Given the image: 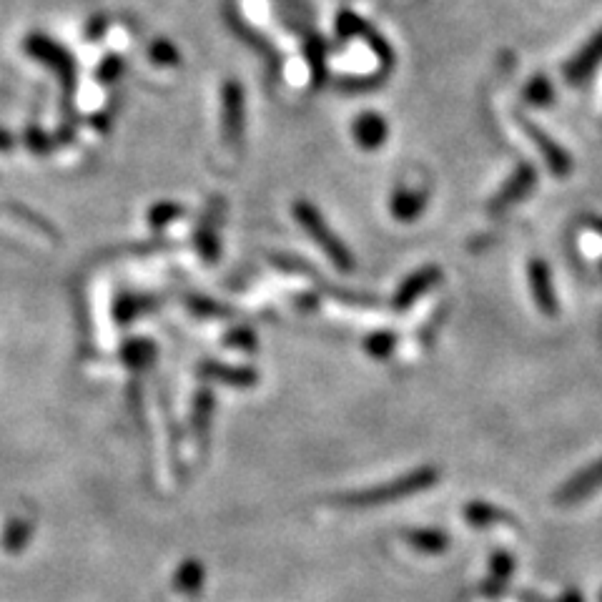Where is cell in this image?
<instances>
[{"mask_svg": "<svg viewBox=\"0 0 602 602\" xmlns=\"http://www.w3.org/2000/svg\"><path fill=\"white\" fill-rule=\"evenodd\" d=\"M206 582V567L199 560L181 562L179 570L174 572V587L181 595H199L204 590Z\"/></svg>", "mask_w": 602, "mask_h": 602, "instance_id": "cell-20", "label": "cell"}, {"mask_svg": "<svg viewBox=\"0 0 602 602\" xmlns=\"http://www.w3.org/2000/svg\"><path fill=\"white\" fill-rule=\"evenodd\" d=\"M537 186V169L532 164H520L515 171L510 174V179L500 186L495 196L490 199L487 209L492 214H502V211L512 209L520 201H525L527 196L532 194V189Z\"/></svg>", "mask_w": 602, "mask_h": 602, "instance_id": "cell-6", "label": "cell"}, {"mask_svg": "<svg viewBox=\"0 0 602 602\" xmlns=\"http://www.w3.org/2000/svg\"><path fill=\"white\" fill-rule=\"evenodd\" d=\"M296 307L299 309H314L317 307V296H304V299H296Z\"/></svg>", "mask_w": 602, "mask_h": 602, "instance_id": "cell-39", "label": "cell"}, {"mask_svg": "<svg viewBox=\"0 0 602 602\" xmlns=\"http://www.w3.org/2000/svg\"><path fill=\"white\" fill-rule=\"evenodd\" d=\"M557 602H585V600H582V595L575 590V587H570V590L562 592V597Z\"/></svg>", "mask_w": 602, "mask_h": 602, "instance_id": "cell-38", "label": "cell"}, {"mask_svg": "<svg viewBox=\"0 0 602 602\" xmlns=\"http://www.w3.org/2000/svg\"><path fill=\"white\" fill-rule=\"evenodd\" d=\"M16 211H18V214H28L26 209H16ZM31 221H36V226H41V224H38V221H41V219H38V216H31ZM43 229H46V226H43ZM46 231H48V229H46Z\"/></svg>", "mask_w": 602, "mask_h": 602, "instance_id": "cell-41", "label": "cell"}, {"mask_svg": "<svg viewBox=\"0 0 602 602\" xmlns=\"http://www.w3.org/2000/svg\"><path fill=\"white\" fill-rule=\"evenodd\" d=\"M224 342H226V347L241 349V352H254V349H256V334L251 332L249 327H236V329H231L229 334H226Z\"/></svg>", "mask_w": 602, "mask_h": 602, "instance_id": "cell-32", "label": "cell"}, {"mask_svg": "<svg viewBox=\"0 0 602 602\" xmlns=\"http://www.w3.org/2000/svg\"><path fill=\"white\" fill-rule=\"evenodd\" d=\"M106 28H108V21H106V18H103V16H96L91 23H88L86 36L91 38V41H98V38H101L103 33H106Z\"/></svg>", "mask_w": 602, "mask_h": 602, "instance_id": "cell-36", "label": "cell"}, {"mask_svg": "<svg viewBox=\"0 0 602 602\" xmlns=\"http://www.w3.org/2000/svg\"><path fill=\"white\" fill-rule=\"evenodd\" d=\"M522 98L532 108H550L555 103V86L547 73H535L522 88Z\"/></svg>", "mask_w": 602, "mask_h": 602, "instance_id": "cell-23", "label": "cell"}, {"mask_svg": "<svg viewBox=\"0 0 602 602\" xmlns=\"http://www.w3.org/2000/svg\"><path fill=\"white\" fill-rule=\"evenodd\" d=\"M121 357L126 362V367L143 372L154 364L156 359V344L151 339H128L121 349Z\"/></svg>", "mask_w": 602, "mask_h": 602, "instance_id": "cell-22", "label": "cell"}, {"mask_svg": "<svg viewBox=\"0 0 602 602\" xmlns=\"http://www.w3.org/2000/svg\"><path fill=\"white\" fill-rule=\"evenodd\" d=\"M602 487V460H597L595 465L585 467L582 472H577L572 480H567L565 485L557 490L555 502L557 505H575V502L585 500L592 492H597Z\"/></svg>", "mask_w": 602, "mask_h": 602, "instance_id": "cell-12", "label": "cell"}, {"mask_svg": "<svg viewBox=\"0 0 602 602\" xmlns=\"http://www.w3.org/2000/svg\"><path fill=\"white\" fill-rule=\"evenodd\" d=\"M520 126L525 128V133L530 136V141L535 143V148L542 154V161H545L547 171L557 179H565V176L572 174V156L562 143H557L545 128L535 126L530 118H520Z\"/></svg>", "mask_w": 602, "mask_h": 602, "instance_id": "cell-5", "label": "cell"}, {"mask_svg": "<svg viewBox=\"0 0 602 602\" xmlns=\"http://www.w3.org/2000/svg\"><path fill=\"white\" fill-rule=\"evenodd\" d=\"M148 58H151L156 66H164V68H174L181 63L179 48H176L171 41H166V38H159V41L151 43V48H148Z\"/></svg>", "mask_w": 602, "mask_h": 602, "instance_id": "cell-28", "label": "cell"}, {"mask_svg": "<svg viewBox=\"0 0 602 602\" xmlns=\"http://www.w3.org/2000/svg\"><path fill=\"white\" fill-rule=\"evenodd\" d=\"M221 216H224V199H214L206 209L204 219H201L199 229H196L194 241L199 254L204 256L209 264H214L221 254V239H219V224Z\"/></svg>", "mask_w": 602, "mask_h": 602, "instance_id": "cell-9", "label": "cell"}, {"mask_svg": "<svg viewBox=\"0 0 602 602\" xmlns=\"http://www.w3.org/2000/svg\"><path fill=\"white\" fill-rule=\"evenodd\" d=\"M362 38H364V41H367V46L372 48L374 53H377V58H379V63H382V66H384V71H389V68L394 66V51H392V46H389V43H387V38H384L382 33L374 31L372 26L364 28Z\"/></svg>", "mask_w": 602, "mask_h": 602, "instance_id": "cell-29", "label": "cell"}, {"mask_svg": "<svg viewBox=\"0 0 602 602\" xmlns=\"http://www.w3.org/2000/svg\"><path fill=\"white\" fill-rule=\"evenodd\" d=\"M221 131H224V141L229 146L239 148L241 141H244L246 93L244 86L234 78H229L221 88Z\"/></svg>", "mask_w": 602, "mask_h": 602, "instance_id": "cell-4", "label": "cell"}, {"mask_svg": "<svg viewBox=\"0 0 602 602\" xmlns=\"http://www.w3.org/2000/svg\"><path fill=\"white\" fill-rule=\"evenodd\" d=\"M407 545L412 550L424 552V555H439L449 547V535L442 530H432V527H424V530H409L404 535Z\"/></svg>", "mask_w": 602, "mask_h": 602, "instance_id": "cell-21", "label": "cell"}, {"mask_svg": "<svg viewBox=\"0 0 602 602\" xmlns=\"http://www.w3.org/2000/svg\"><path fill=\"white\" fill-rule=\"evenodd\" d=\"M379 83H384L382 78H344V81H339V88H344V91H369V88H377Z\"/></svg>", "mask_w": 602, "mask_h": 602, "instance_id": "cell-34", "label": "cell"}, {"mask_svg": "<svg viewBox=\"0 0 602 602\" xmlns=\"http://www.w3.org/2000/svg\"><path fill=\"white\" fill-rule=\"evenodd\" d=\"M427 201L429 194L424 189H407V186H399L397 191L392 194V201H389V211L397 221H409L419 219V216L427 211Z\"/></svg>", "mask_w": 602, "mask_h": 602, "instance_id": "cell-14", "label": "cell"}, {"mask_svg": "<svg viewBox=\"0 0 602 602\" xmlns=\"http://www.w3.org/2000/svg\"><path fill=\"white\" fill-rule=\"evenodd\" d=\"M199 374L206 379V382H219V384H226V387H236V389H251V387H256V382H259V374H256V369L234 367V364H221V362H214V359H206V362H201Z\"/></svg>", "mask_w": 602, "mask_h": 602, "instance_id": "cell-11", "label": "cell"}, {"mask_svg": "<svg viewBox=\"0 0 602 602\" xmlns=\"http://www.w3.org/2000/svg\"><path fill=\"white\" fill-rule=\"evenodd\" d=\"M304 53H307L309 68H312L314 88L327 83V43L317 33H304Z\"/></svg>", "mask_w": 602, "mask_h": 602, "instance_id": "cell-19", "label": "cell"}, {"mask_svg": "<svg viewBox=\"0 0 602 602\" xmlns=\"http://www.w3.org/2000/svg\"><path fill=\"white\" fill-rule=\"evenodd\" d=\"M439 281H442V269H439V266H432V264L422 266V269H417L414 274H409L407 279L399 284V289L394 291V296H392V307L397 309V312H404V309L412 307L419 296H424L427 291H432Z\"/></svg>", "mask_w": 602, "mask_h": 602, "instance_id": "cell-8", "label": "cell"}, {"mask_svg": "<svg viewBox=\"0 0 602 602\" xmlns=\"http://www.w3.org/2000/svg\"><path fill=\"white\" fill-rule=\"evenodd\" d=\"M26 51L31 53L38 63H43V66H48L53 73H56L58 81H61L66 103H71L73 91H76V83H78L76 61H73L71 53H68L63 46H58L53 38L41 36V33H33V36H28Z\"/></svg>", "mask_w": 602, "mask_h": 602, "instance_id": "cell-3", "label": "cell"}, {"mask_svg": "<svg viewBox=\"0 0 602 602\" xmlns=\"http://www.w3.org/2000/svg\"><path fill=\"white\" fill-rule=\"evenodd\" d=\"M439 482L437 467H417V470L407 472V475L397 477V480L387 482V485L369 487V490H354L344 492V495L334 497L337 507H349V510H369V507L392 505V502L404 500V497L419 495L424 490H432Z\"/></svg>", "mask_w": 602, "mask_h": 602, "instance_id": "cell-1", "label": "cell"}, {"mask_svg": "<svg viewBox=\"0 0 602 602\" xmlns=\"http://www.w3.org/2000/svg\"><path fill=\"white\" fill-rule=\"evenodd\" d=\"M26 143H28V148H31L33 154H48L56 141H51V138H48L46 133H43L38 126H28Z\"/></svg>", "mask_w": 602, "mask_h": 602, "instance_id": "cell-33", "label": "cell"}, {"mask_svg": "<svg viewBox=\"0 0 602 602\" xmlns=\"http://www.w3.org/2000/svg\"><path fill=\"white\" fill-rule=\"evenodd\" d=\"M226 18H229V28H231V31H234L236 36H239L241 41L246 43V46H251V48H254V51L259 53V56L264 58L266 63H269V68H271V71H276V68H279V63H281V61H279V53H276V48L271 46V43L266 41L264 36H259V33L254 31V28H251V26H246V23H244V18H239V16H236L234 11H229V13H226Z\"/></svg>", "mask_w": 602, "mask_h": 602, "instance_id": "cell-16", "label": "cell"}, {"mask_svg": "<svg viewBox=\"0 0 602 602\" xmlns=\"http://www.w3.org/2000/svg\"><path fill=\"white\" fill-rule=\"evenodd\" d=\"M13 136L6 131V128H0V151H11L13 148Z\"/></svg>", "mask_w": 602, "mask_h": 602, "instance_id": "cell-37", "label": "cell"}, {"mask_svg": "<svg viewBox=\"0 0 602 602\" xmlns=\"http://www.w3.org/2000/svg\"><path fill=\"white\" fill-rule=\"evenodd\" d=\"M369 23L364 21V18H359L357 13L352 11H342L337 16V36L342 38V41H352V38H362L364 28H367Z\"/></svg>", "mask_w": 602, "mask_h": 602, "instance_id": "cell-30", "label": "cell"}, {"mask_svg": "<svg viewBox=\"0 0 602 602\" xmlns=\"http://www.w3.org/2000/svg\"><path fill=\"white\" fill-rule=\"evenodd\" d=\"M600 602H602V592H600Z\"/></svg>", "mask_w": 602, "mask_h": 602, "instance_id": "cell-42", "label": "cell"}, {"mask_svg": "<svg viewBox=\"0 0 602 602\" xmlns=\"http://www.w3.org/2000/svg\"><path fill=\"white\" fill-rule=\"evenodd\" d=\"M585 224L590 226V229H595L597 234H602V219H595V216H587Z\"/></svg>", "mask_w": 602, "mask_h": 602, "instance_id": "cell-40", "label": "cell"}, {"mask_svg": "<svg viewBox=\"0 0 602 602\" xmlns=\"http://www.w3.org/2000/svg\"><path fill=\"white\" fill-rule=\"evenodd\" d=\"M154 307V301L146 299V296H133V294H123L121 299L116 301V322L118 324H131L133 319H138L141 314H146L148 309Z\"/></svg>", "mask_w": 602, "mask_h": 602, "instance_id": "cell-25", "label": "cell"}, {"mask_svg": "<svg viewBox=\"0 0 602 602\" xmlns=\"http://www.w3.org/2000/svg\"><path fill=\"white\" fill-rule=\"evenodd\" d=\"M352 133L359 148H364V151H377V148H382L384 143H387L389 123L382 113L364 111L354 118Z\"/></svg>", "mask_w": 602, "mask_h": 602, "instance_id": "cell-13", "label": "cell"}, {"mask_svg": "<svg viewBox=\"0 0 602 602\" xmlns=\"http://www.w3.org/2000/svg\"><path fill=\"white\" fill-rule=\"evenodd\" d=\"M527 279H530V291L537 309H540L542 314H547V317H555L557 294H555V286H552L550 266H547L542 259H532L530 264H527Z\"/></svg>", "mask_w": 602, "mask_h": 602, "instance_id": "cell-10", "label": "cell"}, {"mask_svg": "<svg viewBox=\"0 0 602 602\" xmlns=\"http://www.w3.org/2000/svg\"><path fill=\"white\" fill-rule=\"evenodd\" d=\"M123 71H126V63H123L121 56H116V53H111V56H106L101 61V66L96 68V78L98 83H113L118 81V78L123 76Z\"/></svg>", "mask_w": 602, "mask_h": 602, "instance_id": "cell-31", "label": "cell"}, {"mask_svg": "<svg viewBox=\"0 0 602 602\" xmlns=\"http://www.w3.org/2000/svg\"><path fill=\"white\" fill-rule=\"evenodd\" d=\"M512 572H515V560L507 552H495V557L490 562V575H487L485 585H482V592L487 597H500L505 592L507 582H510Z\"/></svg>", "mask_w": 602, "mask_h": 602, "instance_id": "cell-18", "label": "cell"}, {"mask_svg": "<svg viewBox=\"0 0 602 602\" xmlns=\"http://www.w3.org/2000/svg\"><path fill=\"white\" fill-rule=\"evenodd\" d=\"M364 349L369 357L374 359H387L389 354L397 349V334L394 332H374L364 339Z\"/></svg>", "mask_w": 602, "mask_h": 602, "instance_id": "cell-27", "label": "cell"}, {"mask_svg": "<svg viewBox=\"0 0 602 602\" xmlns=\"http://www.w3.org/2000/svg\"><path fill=\"white\" fill-rule=\"evenodd\" d=\"M465 520L470 522L472 527H477V530H487V527H497V525H515V517H512L510 512L480 500L470 502V505L465 507Z\"/></svg>", "mask_w": 602, "mask_h": 602, "instance_id": "cell-17", "label": "cell"}, {"mask_svg": "<svg viewBox=\"0 0 602 602\" xmlns=\"http://www.w3.org/2000/svg\"><path fill=\"white\" fill-rule=\"evenodd\" d=\"M294 216H296V221H299L301 229L312 236L314 244H317L319 249L329 256V261H332L339 271H344V274L354 271V266H357L354 264V254L347 249V244H344V241L339 239L332 229H329L327 219H324L322 211H319L317 206L309 204V201H304V199H299L294 204Z\"/></svg>", "mask_w": 602, "mask_h": 602, "instance_id": "cell-2", "label": "cell"}, {"mask_svg": "<svg viewBox=\"0 0 602 602\" xmlns=\"http://www.w3.org/2000/svg\"><path fill=\"white\" fill-rule=\"evenodd\" d=\"M211 419H214V392L209 387H201L196 392L194 407H191V432H194L199 449H206L209 444Z\"/></svg>", "mask_w": 602, "mask_h": 602, "instance_id": "cell-15", "label": "cell"}, {"mask_svg": "<svg viewBox=\"0 0 602 602\" xmlns=\"http://www.w3.org/2000/svg\"><path fill=\"white\" fill-rule=\"evenodd\" d=\"M602 66V28H597L580 48L570 56V61L562 66V76L570 86H582L590 81L592 73Z\"/></svg>", "mask_w": 602, "mask_h": 602, "instance_id": "cell-7", "label": "cell"}, {"mask_svg": "<svg viewBox=\"0 0 602 602\" xmlns=\"http://www.w3.org/2000/svg\"><path fill=\"white\" fill-rule=\"evenodd\" d=\"M600 269H602V264H600Z\"/></svg>", "mask_w": 602, "mask_h": 602, "instance_id": "cell-43", "label": "cell"}, {"mask_svg": "<svg viewBox=\"0 0 602 602\" xmlns=\"http://www.w3.org/2000/svg\"><path fill=\"white\" fill-rule=\"evenodd\" d=\"M184 214L186 209L181 204H174V201H159V204L151 206V211H148V224H151V229L159 231L174 224V221L181 219Z\"/></svg>", "mask_w": 602, "mask_h": 602, "instance_id": "cell-26", "label": "cell"}, {"mask_svg": "<svg viewBox=\"0 0 602 602\" xmlns=\"http://www.w3.org/2000/svg\"><path fill=\"white\" fill-rule=\"evenodd\" d=\"M31 537H33L31 520H11L6 525V530H3V547H6V552H11V555H18V552L26 550Z\"/></svg>", "mask_w": 602, "mask_h": 602, "instance_id": "cell-24", "label": "cell"}, {"mask_svg": "<svg viewBox=\"0 0 602 602\" xmlns=\"http://www.w3.org/2000/svg\"><path fill=\"white\" fill-rule=\"evenodd\" d=\"M189 307L196 314H229V309L219 307V304H211V299H191Z\"/></svg>", "mask_w": 602, "mask_h": 602, "instance_id": "cell-35", "label": "cell"}]
</instances>
